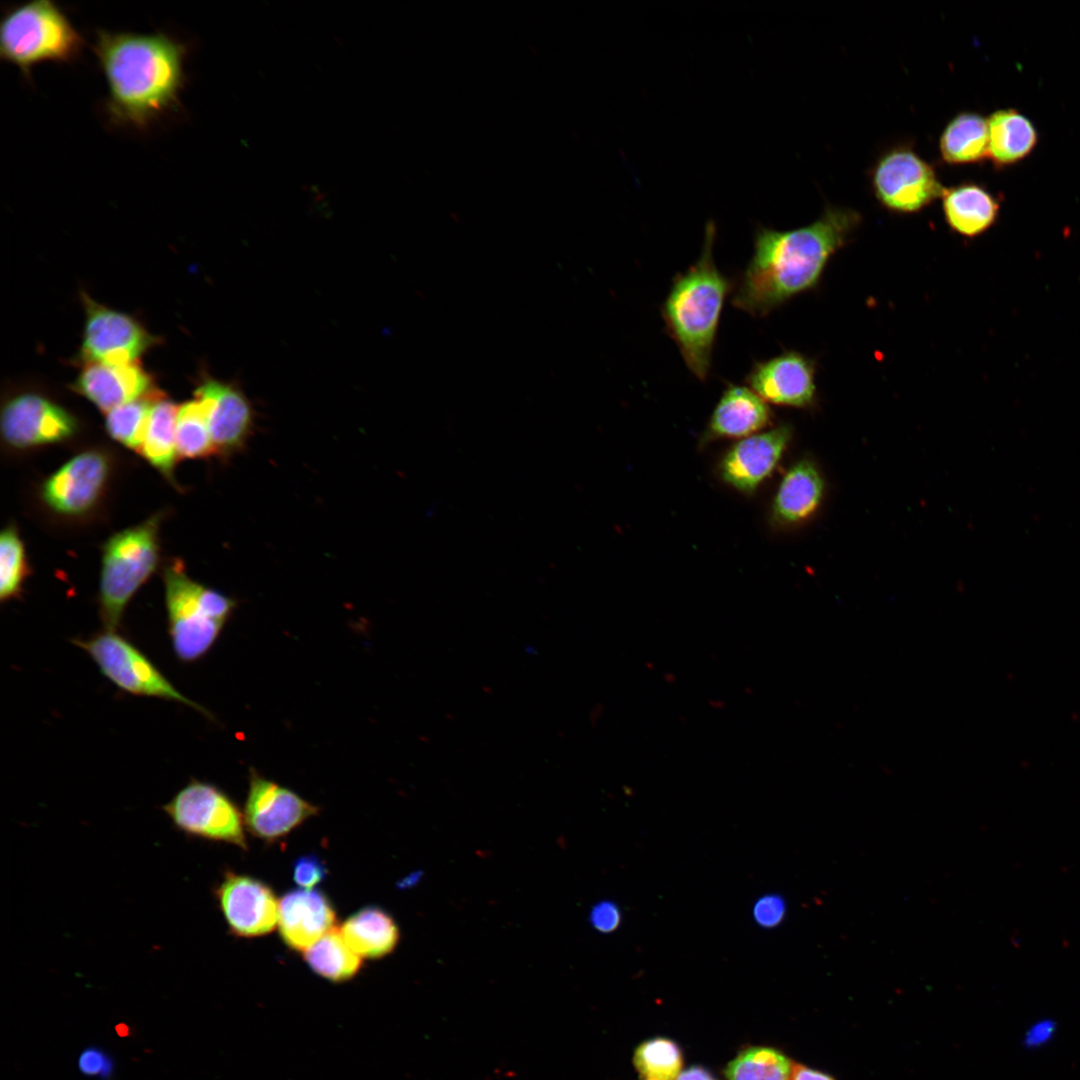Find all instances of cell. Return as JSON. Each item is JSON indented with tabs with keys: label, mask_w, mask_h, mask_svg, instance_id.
Listing matches in <instances>:
<instances>
[{
	"label": "cell",
	"mask_w": 1080,
	"mask_h": 1080,
	"mask_svg": "<svg viewBox=\"0 0 1080 1080\" xmlns=\"http://www.w3.org/2000/svg\"><path fill=\"white\" fill-rule=\"evenodd\" d=\"M860 223L861 215L851 208L827 207L818 219L795 229L756 225L752 255L734 281L732 306L763 318L816 288L831 257Z\"/></svg>",
	"instance_id": "6da1fadb"
},
{
	"label": "cell",
	"mask_w": 1080,
	"mask_h": 1080,
	"mask_svg": "<svg viewBox=\"0 0 1080 1080\" xmlns=\"http://www.w3.org/2000/svg\"><path fill=\"white\" fill-rule=\"evenodd\" d=\"M94 52L108 85L106 110L119 125L147 127L175 108L185 81V46L165 33L98 30Z\"/></svg>",
	"instance_id": "7a4b0ae2"
},
{
	"label": "cell",
	"mask_w": 1080,
	"mask_h": 1080,
	"mask_svg": "<svg viewBox=\"0 0 1080 1080\" xmlns=\"http://www.w3.org/2000/svg\"><path fill=\"white\" fill-rule=\"evenodd\" d=\"M716 226L709 221L698 259L672 280L661 306L668 336L676 344L687 369L704 382L710 375L718 327L734 281L714 260Z\"/></svg>",
	"instance_id": "3957f363"
},
{
	"label": "cell",
	"mask_w": 1080,
	"mask_h": 1080,
	"mask_svg": "<svg viewBox=\"0 0 1080 1080\" xmlns=\"http://www.w3.org/2000/svg\"><path fill=\"white\" fill-rule=\"evenodd\" d=\"M84 39L65 13L50 0H35L9 9L0 25V57L31 79L32 68L45 61L70 63Z\"/></svg>",
	"instance_id": "277c9868"
},
{
	"label": "cell",
	"mask_w": 1080,
	"mask_h": 1080,
	"mask_svg": "<svg viewBox=\"0 0 1080 1080\" xmlns=\"http://www.w3.org/2000/svg\"><path fill=\"white\" fill-rule=\"evenodd\" d=\"M163 579L168 632L175 655L185 663L197 661L218 639L235 602L190 579L179 560L165 567Z\"/></svg>",
	"instance_id": "5b68a950"
},
{
	"label": "cell",
	"mask_w": 1080,
	"mask_h": 1080,
	"mask_svg": "<svg viewBox=\"0 0 1080 1080\" xmlns=\"http://www.w3.org/2000/svg\"><path fill=\"white\" fill-rule=\"evenodd\" d=\"M160 521L161 514H154L104 545L98 602L107 630L118 629L128 602L157 567Z\"/></svg>",
	"instance_id": "8992f818"
},
{
	"label": "cell",
	"mask_w": 1080,
	"mask_h": 1080,
	"mask_svg": "<svg viewBox=\"0 0 1080 1080\" xmlns=\"http://www.w3.org/2000/svg\"><path fill=\"white\" fill-rule=\"evenodd\" d=\"M72 642L87 652L100 672L121 690L136 696L179 702L210 716L201 705L183 695L131 641L117 630H107Z\"/></svg>",
	"instance_id": "52a82bcc"
},
{
	"label": "cell",
	"mask_w": 1080,
	"mask_h": 1080,
	"mask_svg": "<svg viewBox=\"0 0 1080 1080\" xmlns=\"http://www.w3.org/2000/svg\"><path fill=\"white\" fill-rule=\"evenodd\" d=\"M162 810L175 828L189 837L247 848L244 815L211 783L190 780Z\"/></svg>",
	"instance_id": "ba28073f"
},
{
	"label": "cell",
	"mask_w": 1080,
	"mask_h": 1080,
	"mask_svg": "<svg viewBox=\"0 0 1080 1080\" xmlns=\"http://www.w3.org/2000/svg\"><path fill=\"white\" fill-rule=\"evenodd\" d=\"M871 186L879 203L899 214L921 211L941 197L942 186L934 167L910 145H896L874 163Z\"/></svg>",
	"instance_id": "9c48e42d"
},
{
	"label": "cell",
	"mask_w": 1080,
	"mask_h": 1080,
	"mask_svg": "<svg viewBox=\"0 0 1080 1080\" xmlns=\"http://www.w3.org/2000/svg\"><path fill=\"white\" fill-rule=\"evenodd\" d=\"M86 311L81 356L86 363L136 362L156 339L130 316L108 309L83 294Z\"/></svg>",
	"instance_id": "30bf717a"
},
{
	"label": "cell",
	"mask_w": 1080,
	"mask_h": 1080,
	"mask_svg": "<svg viewBox=\"0 0 1080 1080\" xmlns=\"http://www.w3.org/2000/svg\"><path fill=\"white\" fill-rule=\"evenodd\" d=\"M317 813V806L251 769L243 815L252 835L267 842L278 841Z\"/></svg>",
	"instance_id": "8fae6325"
},
{
	"label": "cell",
	"mask_w": 1080,
	"mask_h": 1080,
	"mask_svg": "<svg viewBox=\"0 0 1080 1080\" xmlns=\"http://www.w3.org/2000/svg\"><path fill=\"white\" fill-rule=\"evenodd\" d=\"M77 421L67 410L43 396L24 393L8 401L1 413L4 441L18 449L53 444L71 438Z\"/></svg>",
	"instance_id": "7c38bea8"
},
{
	"label": "cell",
	"mask_w": 1080,
	"mask_h": 1080,
	"mask_svg": "<svg viewBox=\"0 0 1080 1080\" xmlns=\"http://www.w3.org/2000/svg\"><path fill=\"white\" fill-rule=\"evenodd\" d=\"M214 895L230 932L237 937L269 934L278 922L273 890L254 877L225 871Z\"/></svg>",
	"instance_id": "4fadbf2b"
},
{
	"label": "cell",
	"mask_w": 1080,
	"mask_h": 1080,
	"mask_svg": "<svg viewBox=\"0 0 1080 1080\" xmlns=\"http://www.w3.org/2000/svg\"><path fill=\"white\" fill-rule=\"evenodd\" d=\"M110 472L108 456L100 450L84 451L59 468L43 484L42 499L53 511L80 516L99 500Z\"/></svg>",
	"instance_id": "5bb4252c"
},
{
	"label": "cell",
	"mask_w": 1080,
	"mask_h": 1080,
	"mask_svg": "<svg viewBox=\"0 0 1080 1080\" xmlns=\"http://www.w3.org/2000/svg\"><path fill=\"white\" fill-rule=\"evenodd\" d=\"M815 375L813 359L799 351L785 350L754 361L745 381L766 403L805 408L815 400Z\"/></svg>",
	"instance_id": "9a60e30c"
},
{
	"label": "cell",
	"mask_w": 1080,
	"mask_h": 1080,
	"mask_svg": "<svg viewBox=\"0 0 1080 1080\" xmlns=\"http://www.w3.org/2000/svg\"><path fill=\"white\" fill-rule=\"evenodd\" d=\"M206 418L217 454H231L247 440L253 423L252 407L232 384L206 377L195 390Z\"/></svg>",
	"instance_id": "2e32d148"
},
{
	"label": "cell",
	"mask_w": 1080,
	"mask_h": 1080,
	"mask_svg": "<svg viewBox=\"0 0 1080 1080\" xmlns=\"http://www.w3.org/2000/svg\"><path fill=\"white\" fill-rule=\"evenodd\" d=\"M790 438V427L782 425L741 439L721 461L722 479L741 492H753L777 466Z\"/></svg>",
	"instance_id": "e0dca14e"
},
{
	"label": "cell",
	"mask_w": 1080,
	"mask_h": 1080,
	"mask_svg": "<svg viewBox=\"0 0 1080 1080\" xmlns=\"http://www.w3.org/2000/svg\"><path fill=\"white\" fill-rule=\"evenodd\" d=\"M335 922V909L322 891L291 890L279 900L280 936L295 951L305 952L335 928Z\"/></svg>",
	"instance_id": "ac0fdd59"
},
{
	"label": "cell",
	"mask_w": 1080,
	"mask_h": 1080,
	"mask_svg": "<svg viewBox=\"0 0 1080 1080\" xmlns=\"http://www.w3.org/2000/svg\"><path fill=\"white\" fill-rule=\"evenodd\" d=\"M73 389L107 413L143 396L154 386L150 375L137 362L120 365L86 363Z\"/></svg>",
	"instance_id": "d6986e66"
},
{
	"label": "cell",
	"mask_w": 1080,
	"mask_h": 1080,
	"mask_svg": "<svg viewBox=\"0 0 1080 1080\" xmlns=\"http://www.w3.org/2000/svg\"><path fill=\"white\" fill-rule=\"evenodd\" d=\"M772 418L767 403L751 388L729 383L709 419V438H740L763 429Z\"/></svg>",
	"instance_id": "ffe728a7"
},
{
	"label": "cell",
	"mask_w": 1080,
	"mask_h": 1080,
	"mask_svg": "<svg viewBox=\"0 0 1080 1080\" xmlns=\"http://www.w3.org/2000/svg\"><path fill=\"white\" fill-rule=\"evenodd\" d=\"M940 199L947 225L964 237L982 235L996 223L999 216L998 198L975 182L944 187Z\"/></svg>",
	"instance_id": "44dd1931"
},
{
	"label": "cell",
	"mask_w": 1080,
	"mask_h": 1080,
	"mask_svg": "<svg viewBox=\"0 0 1080 1080\" xmlns=\"http://www.w3.org/2000/svg\"><path fill=\"white\" fill-rule=\"evenodd\" d=\"M823 480L817 468L802 460L783 477L773 501V516L783 524L807 519L819 506L823 496Z\"/></svg>",
	"instance_id": "7402d4cb"
},
{
	"label": "cell",
	"mask_w": 1080,
	"mask_h": 1080,
	"mask_svg": "<svg viewBox=\"0 0 1080 1080\" xmlns=\"http://www.w3.org/2000/svg\"><path fill=\"white\" fill-rule=\"evenodd\" d=\"M340 931L361 958L379 959L390 954L400 938L392 916L377 906H367L349 916Z\"/></svg>",
	"instance_id": "603a6c76"
},
{
	"label": "cell",
	"mask_w": 1080,
	"mask_h": 1080,
	"mask_svg": "<svg viewBox=\"0 0 1080 1080\" xmlns=\"http://www.w3.org/2000/svg\"><path fill=\"white\" fill-rule=\"evenodd\" d=\"M988 123V158L996 167L1012 165L1031 153L1038 135L1031 121L1014 109L992 113Z\"/></svg>",
	"instance_id": "cb8c5ba5"
},
{
	"label": "cell",
	"mask_w": 1080,
	"mask_h": 1080,
	"mask_svg": "<svg viewBox=\"0 0 1080 1080\" xmlns=\"http://www.w3.org/2000/svg\"><path fill=\"white\" fill-rule=\"evenodd\" d=\"M939 153L950 165L971 164L988 158L987 119L975 112L955 115L939 138Z\"/></svg>",
	"instance_id": "d4e9b609"
},
{
	"label": "cell",
	"mask_w": 1080,
	"mask_h": 1080,
	"mask_svg": "<svg viewBox=\"0 0 1080 1080\" xmlns=\"http://www.w3.org/2000/svg\"><path fill=\"white\" fill-rule=\"evenodd\" d=\"M179 406L166 396L157 400L150 412L143 445L139 451L154 468L174 484V467L178 459L175 428Z\"/></svg>",
	"instance_id": "484cf974"
},
{
	"label": "cell",
	"mask_w": 1080,
	"mask_h": 1080,
	"mask_svg": "<svg viewBox=\"0 0 1080 1080\" xmlns=\"http://www.w3.org/2000/svg\"><path fill=\"white\" fill-rule=\"evenodd\" d=\"M303 953L312 971L332 982L351 979L362 963V958L351 949L338 928L330 930Z\"/></svg>",
	"instance_id": "4316f807"
},
{
	"label": "cell",
	"mask_w": 1080,
	"mask_h": 1080,
	"mask_svg": "<svg viewBox=\"0 0 1080 1080\" xmlns=\"http://www.w3.org/2000/svg\"><path fill=\"white\" fill-rule=\"evenodd\" d=\"M165 396L154 388L143 396L106 413L105 428L115 441L139 453L154 403Z\"/></svg>",
	"instance_id": "83f0119b"
},
{
	"label": "cell",
	"mask_w": 1080,
	"mask_h": 1080,
	"mask_svg": "<svg viewBox=\"0 0 1080 1080\" xmlns=\"http://www.w3.org/2000/svg\"><path fill=\"white\" fill-rule=\"evenodd\" d=\"M794 1064L781 1051L752 1046L731 1060L724 1075L727 1080H792Z\"/></svg>",
	"instance_id": "f1b7e54d"
},
{
	"label": "cell",
	"mask_w": 1080,
	"mask_h": 1080,
	"mask_svg": "<svg viewBox=\"0 0 1080 1080\" xmlns=\"http://www.w3.org/2000/svg\"><path fill=\"white\" fill-rule=\"evenodd\" d=\"M175 438L178 459L205 458L217 454L205 407L200 400L195 399L179 406Z\"/></svg>",
	"instance_id": "f546056e"
},
{
	"label": "cell",
	"mask_w": 1080,
	"mask_h": 1080,
	"mask_svg": "<svg viewBox=\"0 0 1080 1080\" xmlns=\"http://www.w3.org/2000/svg\"><path fill=\"white\" fill-rule=\"evenodd\" d=\"M633 1063L641 1076L651 1080H676L683 1066L680 1047L673 1040L656 1037L642 1042Z\"/></svg>",
	"instance_id": "4dcf8cb0"
},
{
	"label": "cell",
	"mask_w": 1080,
	"mask_h": 1080,
	"mask_svg": "<svg viewBox=\"0 0 1080 1080\" xmlns=\"http://www.w3.org/2000/svg\"><path fill=\"white\" fill-rule=\"evenodd\" d=\"M29 574L25 550L17 529L5 527L0 537V600L9 601L19 597Z\"/></svg>",
	"instance_id": "1f68e13d"
},
{
	"label": "cell",
	"mask_w": 1080,
	"mask_h": 1080,
	"mask_svg": "<svg viewBox=\"0 0 1080 1080\" xmlns=\"http://www.w3.org/2000/svg\"><path fill=\"white\" fill-rule=\"evenodd\" d=\"M114 1060L102 1048L89 1046L78 1057L79 1071L90 1077H98L101 1080H110L114 1073Z\"/></svg>",
	"instance_id": "d6a6232c"
},
{
	"label": "cell",
	"mask_w": 1080,
	"mask_h": 1080,
	"mask_svg": "<svg viewBox=\"0 0 1080 1080\" xmlns=\"http://www.w3.org/2000/svg\"><path fill=\"white\" fill-rule=\"evenodd\" d=\"M785 914V900L777 894H767L759 897L752 909L754 921L760 927L766 929L777 927L783 921Z\"/></svg>",
	"instance_id": "836d02e7"
},
{
	"label": "cell",
	"mask_w": 1080,
	"mask_h": 1080,
	"mask_svg": "<svg viewBox=\"0 0 1080 1080\" xmlns=\"http://www.w3.org/2000/svg\"><path fill=\"white\" fill-rule=\"evenodd\" d=\"M327 875L325 863L316 855H305L296 860L293 865L294 882L305 890H312Z\"/></svg>",
	"instance_id": "e575fe53"
},
{
	"label": "cell",
	"mask_w": 1080,
	"mask_h": 1080,
	"mask_svg": "<svg viewBox=\"0 0 1080 1080\" xmlns=\"http://www.w3.org/2000/svg\"><path fill=\"white\" fill-rule=\"evenodd\" d=\"M621 919L619 907L611 901H602L596 904L590 914L592 926L602 933L615 931L619 927Z\"/></svg>",
	"instance_id": "d590c367"
},
{
	"label": "cell",
	"mask_w": 1080,
	"mask_h": 1080,
	"mask_svg": "<svg viewBox=\"0 0 1080 1080\" xmlns=\"http://www.w3.org/2000/svg\"><path fill=\"white\" fill-rule=\"evenodd\" d=\"M1057 1024L1043 1018L1033 1022L1024 1032L1022 1042L1027 1049H1038L1047 1045L1055 1036Z\"/></svg>",
	"instance_id": "8d00e7d4"
},
{
	"label": "cell",
	"mask_w": 1080,
	"mask_h": 1080,
	"mask_svg": "<svg viewBox=\"0 0 1080 1080\" xmlns=\"http://www.w3.org/2000/svg\"><path fill=\"white\" fill-rule=\"evenodd\" d=\"M792 1080H834L827 1074L800 1064H794Z\"/></svg>",
	"instance_id": "74e56055"
},
{
	"label": "cell",
	"mask_w": 1080,
	"mask_h": 1080,
	"mask_svg": "<svg viewBox=\"0 0 1080 1080\" xmlns=\"http://www.w3.org/2000/svg\"><path fill=\"white\" fill-rule=\"evenodd\" d=\"M676 1080H717L708 1070L692 1066L679 1074Z\"/></svg>",
	"instance_id": "f35d334b"
},
{
	"label": "cell",
	"mask_w": 1080,
	"mask_h": 1080,
	"mask_svg": "<svg viewBox=\"0 0 1080 1080\" xmlns=\"http://www.w3.org/2000/svg\"><path fill=\"white\" fill-rule=\"evenodd\" d=\"M646 1080H651V1079H646Z\"/></svg>",
	"instance_id": "ab89813d"
}]
</instances>
